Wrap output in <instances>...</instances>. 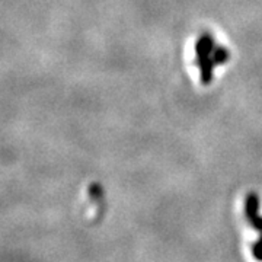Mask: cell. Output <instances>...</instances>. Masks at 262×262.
<instances>
[{
  "label": "cell",
  "instance_id": "obj_1",
  "mask_svg": "<svg viewBox=\"0 0 262 262\" xmlns=\"http://www.w3.org/2000/svg\"><path fill=\"white\" fill-rule=\"evenodd\" d=\"M245 214L253 229L262 232V217L259 215V196L256 192H249L245 200Z\"/></svg>",
  "mask_w": 262,
  "mask_h": 262
},
{
  "label": "cell",
  "instance_id": "obj_2",
  "mask_svg": "<svg viewBox=\"0 0 262 262\" xmlns=\"http://www.w3.org/2000/svg\"><path fill=\"white\" fill-rule=\"evenodd\" d=\"M214 51V41L213 37L210 34H203L201 37L198 38L195 44V54L196 60L206 58V57H211Z\"/></svg>",
  "mask_w": 262,
  "mask_h": 262
},
{
  "label": "cell",
  "instance_id": "obj_3",
  "mask_svg": "<svg viewBox=\"0 0 262 262\" xmlns=\"http://www.w3.org/2000/svg\"><path fill=\"white\" fill-rule=\"evenodd\" d=\"M200 66V76L203 84H210L213 80V69H214V61L213 57H206L201 60H196Z\"/></svg>",
  "mask_w": 262,
  "mask_h": 262
},
{
  "label": "cell",
  "instance_id": "obj_4",
  "mask_svg": "<svg viewBox=\"0 0 262 262\" xmlns=\"http://www.w3.org/2000/svg\"><path fill=\"white\" fill-rule=\"evenodd\" d=\"M211 57H213L214 64H225V63H227L230 54H229V51L225 47H215Z\"/></svg>",
  "mask_w": 262,
  "mask_h": 262
},
{
  "label": "cell",
  "instance_id": "obj_5",
  "mask_svg": "<svg viewBox=\"0 0 262 262\" xmlns=\"http://www.w3.org/2000/svg\"><path fill=\"white\" fill-rule=\"evenodd\" d=\"M252 255L256 261L262 262V234L261 237L252 245Z\"/></svg>",
  "mask_w": 262,
  "mask_h": 262
},
{
  "label": "cell",
  "instance_id": "obj_6",
  "mask_svg": "<svg viewBox=\"0 0 262 262\" xmlns=\"http://www.w3.org/2000/svg\"><path fill=\"white\" fill-rule=\"evenodd\" d=\"M89 195L92 200H99L102 196V188L99 187L98 184H92L89 187Z\"/></svg>",
  "mask_w": 262,
  "mask_h": 262
}]
</instances>
